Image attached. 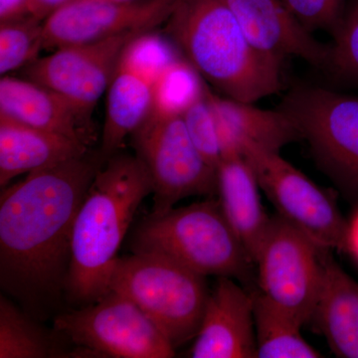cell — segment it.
Listing matches in <instances>:
<instances>
[{"instance_id":"obj_30","label":"cell","mask_w":358,"mask_h":358,"mask_svg":"<svg viewBox=\"0 0 358 358\" xmlns=\"http://www.w3.org/2000/svg\"><path fill=\"white\" fill-rule=\"evenodd\" d=\"M74 0H31L30 16L44 22L49 16Z\"/></svg>"},{"instance_id":"obj_22","label":"cell","mask_w":358,"mask_h":358,"mask_svg":"<svg viewBox=\"0 0 358 358\" xmlns=\"http://www.w3.org/2000/svg\"><path fill=\"white\" fill-rule=\"evenodd\" d=\"M69 357L23 308L0 296V358Z\"/></svg>"},{"instance_id":"obj_31","label":"cell","mask_w":358,"mask_h":358,"mask_svg":"<svg viewBox=\"0 0 358 358\" xmlns=\"http://www.w3.org/2000/svg\"><path fill=\"white\" fill-rule=\"evenodd\" d=\"M345 252H348L358 263V202L352 217L348 219Z\"/></svg>"},{"instance_id":"obj_20","label":"cell","mask_w":358,"mask_h":358,"mask_svg":"<svg viewBox=\"0 0 358 358\" xmlns=\"http://www.w3.org/2000/svg\"><path fill=\"white\" fill-rule=\"evenodd\" d=\"M107 112L100 157L103 162L117 154L127 136H131L152 109V84L134 71L117 65L107 90Z\"/></svg>"},{"instance_id":"obj_24","label":"cell","mask_w":358,"mask_h":358,"mask_svg":"<svg viewBox=\"0 0 358 358\" xmlns=\"http://www.w3.org/2000/svg\"><path fill=\"white\" fill-rule=\"evenodd\" d=\"M333 39L327 72L341 86L358 89V0H345L343 20Z\"/></svg>"},{"instance_id":"obj_25","label":"cell","mask_w":358,"mask_h":358,"mask_svg":"<svg viewBox=\"0 0 358 358\" xmlns=\"http://www.w3.org/2000/svg\"><path fill=\"white\" fill-rule=\"evenodd\" d=\"M43 49V22L31 16L2 22L0 26V73L31 63Z\"/></svg>"},{"instance_id":"obj_2","label":"cell","mask_w":358,"mask_h":358,"mask_svg":"<svg viewBox=\"0 0 358 358\" xmlns=\"http://www.w3.org/2000/svg\"><path fill=\"white\" fill-rule=\"evenodd\" d=\"M152 181L136 155H117L96 171L73 226L66 298L80 307L110 292L117 252Z\"/></svg>"},{"instance_id":"obj_11","label":"cell","mask_w":358,"mask_h":358,"mask_svg":"<svg viewBox=\"0 0 358 358\" xmlns=\"http://www.w3.org/2000/svg\"><path fill=\"white\" fill-rule=\"evenodd\" d=\"M148 28L131 30L91 43L69 45L26 65V79L47 87L92 115L109 88L127 45Z\"/></svg>"},{"instance_id":"obj_14","label":"cell","mask_w":358,"mask_h":358,"mask_svg":"<svg viewBox=\"0 0 358 358\" xmlns=\"http://www.w3.org/2000/svg\"><path fill=\"white\" fill-rule=\"evenodd\" d=\"M234 14L247 38L259 51L278 60L288 56L326 69L329 46L292 15L282 0H222Z\"/></svg>"},{"instance_id":"obj_12","label":"cell","mask_w":358,"mask_h":358,"mask_svg":"<svg viewBox=\"0 0 358 358\" xmlns=\"http://www.w3.org/2000/svg\"><path fill=\"white\" fill-rule=\"evenodd\" d=\"M178 0H74L43 22V49L91 43L166 22Z\"/></svg>"},{"instance_id":"obj_21","label":"cell","mask_w":358,"mask_h":358,"mask_svg":"<svg viewBox=\"0 0 358 358\" xmlns=\"http://www.w3.org/2000/svg\"><path fill=\"white\" fill-rule=\"evenodd\" d=\"M254 317L259 358H317V350L301 336V324L275 307L260 292L253 293Z\"/></svg>"},{"instance_id":"obj_7","label":"cell","mask_w":358,"mask_h":358,"mask_svg":"<svg viewBox=\"0 0 358 358\" xmlns=\"http://www.w3.org/2000/svg\"><path fill=\"white\" fill-rule=\"evenodd\" d=\"M54 331L78 355L115 358H169L176 348L134 301L110 291L100 300L54 317Z\"/></svg>"},{"instance_id":"obj_4","label":"cell","mask_w":358,"mask_h":358,"mask_svg":"<svg viewBox=\"0 0 358 358\" xmlns=\"http://www.w3.org/2000/svg\"><path fill=\"white\" fill-rule=\"evenodd\" d=\"M131 250L169 257L205 277L247 281L255 265L214 199L150 213L134 229Z\"/></svg>"},{"instance_id":"obj_16","label":"cell","mask_w":358,"mask_h":358,"mask_svg":"<svg viewBox=\"0 0 358 358\" xmlns=\"http://www.w3.org/2000/svg\"><path fill=\"white\" fill-rule=\"evenodd\" d=\"M205 94L217 124L222 159L242 155L243 143L280 152L303 138L293 120L282 110L260 109L254 103L216 95L206 84Z\"/></svg>"},{"instance_id":"obj_29","label":"cell","mask_w":358,"mask_h":358,"mask_svg":"<svg viewBox=\"0 0 358 358\" xmlns=\"http://www.w3.org/2000/svg\"><path fill=\"white\" fill-rule=\"evenodd\" d=\"M31 0H0V21L7 22L30 16Z\"/></svg>"},{"instance_id":"obj_28","label":"cell","mask_w":358,"mask_h":358,"mask_svg":"<svg viewBox=\"0 0 358 358\" xmlns=\"http://www.w3.org/2000/svg\"><path fill=\"white\" fill-rule=\"evenodd\" d=\"M292 15L308 32H338L345 0H282Z\"/></svg>"},{"instance_id":"obj_23","label":"cell","mask_w":358,"mask_h":358,"mask_svg":"<svg viewBox=\"0 0 358 358\" xmlns=\"http://www.w3.org/2000/svg\"><path fill=\"white\" fill-rule=\"evenodd\" d=\"M201 76L189 63L178 59L152 85V109L162 115H182L204 91Z\"/></svg>"},{"instance_id":"obj_1","label":"cell","mask_w":358,"mask_h":358,"mask_svg":"<svg viewBox=\"0 0 358 358\" xmlns=\"http://www.w3.org/2000/svg\"><path fill=\"white\" fill-rule=\"evenodd\" d=\"M103 162L91 152L28 173L0 196V285L44 319L66 296L75 218Z\"/></svg>"},{"instance_id":"obj_8","label":"cell","mask_w":358,"mask_h":358,"mask_svg":"<svg viewBox=\"0 0 358 358\" xmlns=\"http://www.w3.org/2000/svg\"><path fill=\"white\" fill-rule=\"evenodd\" d=\"M131 136L152 178V214L166 213L187 197L217 192L216 169L195 147L182 115L150 113Z\"/></svg>"},{"instance_id":"obj_5","label":"cell","mask_w":358,"mask_h":358,"mask_svg":"<svg viewBox=\"0 0 358 358\" xmlns=\"http://www.w3.org/2000/svg\"><path fill=\"white\" fill-rule=\"evenodd\" d=\"M109 287L134 301L176 350L196 338L210 293L205 275L157 253L117 257Z\"/></svg>"},{"instance_id":"obj_6","label":"cell","mask_w":358,"mask_h":358,"mask_svg":"<svg viewBox=\"0 0 358 358\" xmlns=\"http://www.w3.org/2000/svg\"><path fill=\"white\" fill-rule=\"evenodd\" d=\"M278 109L293 120L324 173L357 203L358 96L298 87Z\"/></svg>"},{"instance_id":"obj_27","label":"cell","mask_w":358,"mask_h":358,"mask_svg":"<svg viewBox=\"0 0 358 358\" xmlns=\"http://www.w3.org/2000/svg\"><path fill=\"white\" fill-rule=\"evenodd\" d=\"M183 122L195 147L210 166L217 169L222 159L220 141L213 110L203 93L183 112Z\"/></svg>"},{"instance_id":"obj_3","label":"cell","mask_w":358,"mask_h":358,"mask_svg":"<svg viewBox=\"0 0 358 358\" xmlns=\"http://www.w3.org/2000/svg\"><path fill=\"white\" fill-rule=\"evenodd\" d=\"M166 22L185 60L227 98L255 103L281 91L282 61L250 42L222 0H178Z\"/></svg>"},{"instance_id":"obj_18","label":"cell","mask_w":358,"mask_h":358,"mask_svg":"<svg viewBox=\"0 0 358 358\" xmlns=\"http://www.w3.org/2000/svg\"><path fill=\"white\" fill-rule=\"evenodd\" d=\"M90 152L80 141L0 115V186L16 176L55 166Z\"/></svg>"},{"instance_id":"obj_26","label":"cell","mask_w":358,"mask_h":358,"mask_svg":"<svg viewBox=\"0 0 358 358\" xmlns=\"http://www.w3.org/2000/svg\"><path fill=\"white\" fill-rule=\"evenodd\" d=\"M171 40L154 29L131 40L122 52L119 64L134 71L154 85L159 75L179 59Z\"/></svg>"},{"instance_id":"obj_10","label":"cell","mask_w":358,"mask_h":358,"mask_svg":"<svg viewBox=\"0 0 358 358\" xmlns=\"http://www.w3.org/2000/svg\"><path fill=\"white\" fill-rule=\"evenodd\" d=\"M240 152L253 167L261 189L278 215L322 248L345 251L348 219L331 193L282 159L280 152L248 143L241 145Z\"/></svg>"},{"instance_id":"obj_17","label":"cell","mask_w":358,"mask_h":358,"mask_svg":"<svg viewBox=\"0 0 358 358\" xmlns=\"http://www.w3.org/2000/svg\"><path fill=\"white\" fill-rule=\"evenodd\" d=\"M219 203L254 264L270 224L261 201L260 185L243 155L221 159L216 169Z\"/></svg>"},{"instance_id":"obj_9","label":"cell","mask_w":358,"mask_h":358,"mask_svg":"<svg viewBox=\"0 0 358 358\" xmlns=\"http://www.w3.org/2000/svg\"><path fill=\"white\" fill-rule=\"evenodd\" d=\"M326 250L275 215L257 256L259 292L301 326L313 320L317 307Z\"/></svg>"},{"instance_id":"obj_15","label":"cell","mask_w":358,"mask_h":358,"mask_svg":"<svg viewBox=\"0 0 358 358\" xmlns=\"http://www.w3.org/2000/svg\"><path fill=\"white\" fill-rule=\"evenodd\" d=\"M0 115L91 147L96 141L91 115L57 92L30 80H0Z\"/></svg>"},{"instance_id":"obj_13","label":"cell","mask_w":358,"mask_h":358,"mask_svg":"<svg viewBox=\"0 0 358 358\" xmlns=\"http://www.w3.org/2000/svg\"><path fill=\"white\" fill-rule=\"evenodd\" d=\"M190 357H257L253 294L232 278H218L209 293Z\"/></svg>"},{"instance_id":"obj_19","label":"cell","mask_w":358,"mask_h":358,"mask_svg":"<svg viewBox=\"0 0 358 358\" xmlns=\"http://www.w3.org/2000/svg\"><path fill=\"white\" fill-rule=\"evenodd\" d=\"M324 254V277L313 320L329 348L341 358H358V282L331 255Z\"/></svg>"},{"instance_id":"obj_32","label":"cell","mask_w":358,"mask_h":358,"mask_svg":"<svg viewBox=\"0 0 358 358\" xmlns=\"http://www.w3.org/2000/svg\"><path fill=\"white\" fill-rule=\"evenodd\" d=\"M110 1L131 2V1H138V0H110Z\"/></svg>"}]
</instances>
